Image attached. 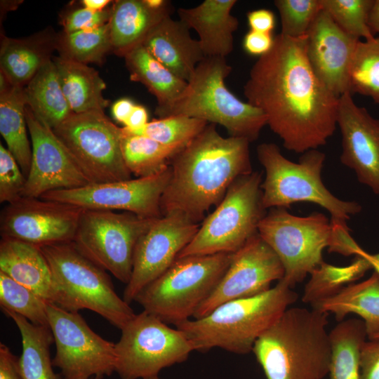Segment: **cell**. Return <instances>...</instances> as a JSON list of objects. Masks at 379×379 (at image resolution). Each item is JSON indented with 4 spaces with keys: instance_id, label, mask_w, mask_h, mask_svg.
<instances>
[{
    "instance_id": "1",
    "label": "cell",
    "mask_w": 379,
    "mask_h": 379,
    "mask_svg": "<svg viewBox=\"0 0 379 379\" xmlns=\"http://www.w3.org/2000/svg\"><path fill=\"white\" fill-rule=\"evenodd\" d=\"M306 44L307 35H276L244 86L247 102L263 112L283 146L300 154L326 144L337 126L339 100L312 69Z\"/></svg>"
},
{
    "instance_id": "2",
    "label": "cell",
    "mask_w": 379,
    "mask_h": 379,
    "mask_svg": "<svg viewBox=\"0 0 379 379\" xmlns=\"http://www.w3.org/2000/svg\"><path fill=\"white\" fill-rule=\"evenodd\" d=\"M246 139L222 136L208 124L173 158L169 182L161 196V215L172 212L199 223L217 206L238 178L253 172Z\"/></svg>"
},
{
    "instance_id": "3",
    "label": "cell",
    "mask_w": 379,
    "mask_h": 379,
    "mask_svg": "<svg viewBox=\"0 0 379 379\" xmlns=\"http://www.w3.org/2000/svg\"><path fill=\"white\" fill-rule=\"evenodd\" d=\"M328 314L289 307L256 340L252 352L267 379H324L328 374Z\"/></svg>"
},
{
    "instance_id": "4",
    "label": "cell",
    "mask_w": 379,
    "mask_h": 379,
    "mask_svg": "<svg viewBox=\"0 0 379 379\" xmlns=\"http://www.w3.org/2000/svg\"><path fill=\"white\" fill-rule=\"evenodd\" d=\"M298 298L281 279L264 293L226 302L207 315L190 319L176 328L185 333L194 351L205 352L217 347L246 354Z\"/></svg>"
},
{
    "instance_id": "5",
    "label": "cell",
    "mask_w": 379,
    "mask_h": 379,
    "mask_svg": "<svg viewBox=\"0 0 379 379\" xmlns=\"http://www.w3.org/2000/svg\"><path fill=\"white\" fill-rule=\"evenodd\" d=\"M232 72L225 58L205 57L197 66L187 86L160 118L182 115L225 127L230 136L250 142L256 140L267 125L259 108L244 102L226 86Z\"/></svg>"
},
{
    "instance_id": "6",
    "label": "cell",
    "mask_w": 379,
    "mask_h": 379,
    "mask_svg": "<svg viewBox=\"0 0 379 379\" xmlns=\"http://www.w3.org/2000/svg\"><path fill=\"white\" fill-rule=\"evenodd\" d=\"M256 152L265 171L261 184L265 209L287 208L294 203L310 202L326 209L331 222L340 224H346L352 215L361 212L359 203L336 197L324 185L321 171L326 154L318 149L302 153L298 163L286 158L274 143H262Z\"/></svg>"
},
{
    "instance_id": "7",
    "label": "cell",
    "mask_w": 379,
    "mask_h": 379,
    "mask_svg": "<svg viewBox=\"0 0 379 379\" xmlns=\"http://www.w3.org/2000/svg\"><path fill=\"white\" fill-rule=\"evenodd\" d=\"M233 253L178 258L145 286L135 302L166 324L178 326L193 318L226 271Z\"/></svg>"
},
{
    "instance_id": "8",
    "label": "cell",
    "mask_w": 379,
    "mask_h": 379,
    "mask_svg": "<svg viewBox=\"0 0 379 379\" xmlns=\"http://www.w3.org/2000/svg\"><path fill=\"white\" fill-rule=\"evenodd\" d=\"M262 182L258 171L236 179L178 258L234 253L239 250L258 233L259 223L266 214L262 203Z\"/></svg>"
},
{
    "instance_id": "9",
    "label": "cell",
    "mask_w": 379,
    "mask_h": 379,
    "mask_svg": "<svg viewBox=\"0 0 379 379\" xmlns=\"http://www.w3.org/2000/svg\"><path fill=\"white\" fill-rule=\"evenodd\" d=\"M53 275L76 310H91L121 330L135 313L116 293L104 269L72 241L41 246Z\"/></svg>"
},
{
    "instance_id": "10",
    "label": "cell",
    "mask_w": 379,
    "mask_h": 379,
    "mask_svg": "<svg viewBox=\"0 0 379 379\" xmlns=\"http://www.w3.org/2000/svg\"><path fill=\"white\" fill-rule=\"evenodd\" d=\"M258 233L280 260L291 288L302 282L323 262L322 253L332 239L331 220L314 212L302 217L285 208H272L259 223Z\"/></svg>"
},
{
    "instance_id": "11",
    "label": "cell",
    "mask_w": 379,
    "mask_h": 379,
    "mask_svg": "<svg viewBox=\"0 0 379 379\" xmlns=\"http://www.w3.org/2000/svg\"><path fill=\"white\" fill-rule=\"evenodd\" d=\"M156 219L127 211L84 209L72 242L87 258L127 284L137 244Z\"/></svg>"
},
{
    "instance_id": "12",
    "label": "cell",
    "mask_w": 379,
    "mask_h": 379,
    "mask_svg": "<svg viewBox=\"0 0 379 379\" xmlns=\"http://www.w3.org/2000/svg\"><path fill=\"white\" fill-rule=\"evenodd\" d=\"M121 331L115 343V372L121 379L159 375L162 369L186 361L194 351L183 331L144 310Z\"/></svg>"
},
{
    "instance_id": "13",
    "label": "cell",
    "mask_w": 379,
    "mask_h": 379,
    "mask_svg": "<svg viewBox=\"0 0 379 379\" xmlns=\"http://www.w3.org/2000/svg\"><path fill=\"white\" fill-rule=\"evenodd\" d=\"M53 131L91 183L131 178L121 152V128L104 112L73 114Z\"/></svg>"
},
{
    "instance_id": "14",
    "label": "cell",
    "mask_w": 379,
    "mask_h": 379,
    "mask_svg": "<svg viewBox=\"0 0 379 379\" xmlns=\"http://www.w3.org/2000/svg\"><path fill=\"white\" fill-rule=\"evenodd\" d=\"M46 310L56 347L53 364L62 379H101L115 372V343L94 332L78 312L51 302Z\"/></svg>"
},
{
    "instance_id": "15",
    "label": "cell",
    "mask_w": 379,
    "mask_h": 379,
    "mask_svg": "<svg viewBox=\"0 0 379 379\" xmlns=\"http://www.w3.org/2000/svg\"><path fill=\"white\" fill-rule=\"evenodd\" d=\"M171 166L154 175L49 192L40 198L84 209L127 211L146 218L161 217L160 201L169 182Z\"/></svg>"
},
{
    "instance_id": "16",
    "label": "cell",
    "mask_w": 379,
    "mask_h": 379,
    "mask_svg": "<svg viewBox=\"0 0 379 379\" xmlns=\"http://www.w3.org/2000/svg\"><path fill=\"white\" fill-rule=\"evenodd\" d=\"M200 223L172 212L157 218L135 249L131 279L123 298L128 304L148 284L165 272L192 240Z\"/></svg>"
},
{
    "instance_id": "17",
    "label": "cell",
    "mask_w": 379,
    "mask_h": 379,
    "mask_svg": "<svg viewBox=\"0 0 379 379\" xmlns=\"http://www.w3.org/2000/svg\"><path fill=\"white\" fill-rule=\"evenodd\" d=\"M284 276L278 256L257 233L232 254L216 287L192 319L201 318L226 302L264 293Z\"/></svg>"
},
{
    "instance_id": "18",
    "label": "cell",
    "mask_w": 379,
    "mask_h": 379,
    "mask_svg": "<svg viewBox=\"0 0 379 379\" xmlns=\"http://www.w3.org/2000/svg\"><path fill=\"white\" fill-rule=\"evenodd\" d=\"M83 210L59 201L22 197L2 209L1 236L40 247L72 241Z\"/></svg>"
},
{
    "instance_id": "19",
    "label": "cell",
    "mask_w": 379,
    "mask_h": 379,
    "mask_svg": "<svg viewBox=\"0 0 379 379\" xmlns=\"http://www.w3.org/2000/svg\"><path fill=\"white\" fill-rule=\"evenodd\" d=\"M25 117L31 138L32 160L22 197L40 198L51 191L90 184L53 129L41 122L27 105Z\"/></svg>"
},
{
    "instance_id": "20",
    "label": "cell",
    "mask_w": 379,
    "mask_h": 379,
    "mask_svg": "<svg viewBox=\"0 0 379 379\" xmlns=\"http://www.w3.org/2000/svg\"><path fill=\"white\" fill-rule=\"evenodd\" d=\"M337 126L341 134V163L358 181L379 195V119L357 105L350 92L339 97Z\"/></svg>"
},
{
    "instance_id": "21",
    "label": "cell",
    "mask_w": 379,
    "mask_h": 379,
    "mask_svg": "<svg viewBox=\"0 0 379 379\" xmlns=\"http://www.w3.org/2000/svg\"><path fill=\"white\" fill-rule=\"evenodd\" d=\"M359 40L344 32L322 8L307 34L306 54L317 77L337 97L350 92V72Z\"/></svg>"
},
{
    "instance_id": "22",
    "label": "cell",
    "mask_w": 379,
    "mask_h": 379,
    "mask_svg": "<svg viewBox=\"0 0 379 379\" xmlns=\"http://www.w3.org/2000/svg\"><path fill=\"white\" fill-rule=\"evenodd\" d=\"M0 272L29 288L47 302L69 311L77 312L55 281L40 246L1 237Z\"/></svg>"
},
{
    "instance_id": "23",
    "label": "cell",
    "mask_w": 379,
    "mask_h": 379,
    "mask_svg": "<svg viewBox=\"0 0 379 379\" xmlns=\"http://www.w3.org/2000/svg\"><path fill=\"white\" fill-rule=\"evenodd\" d=\"M181 20L171 15L161 20L142 44L157 60L180 79L187 81L205 58L199 40L191 36Z\"/></svg>"
},
{
    "instance_id": "24",
    "label": "cell",
    "mask_w": 379,
    "mask_h": 379,
    "mask_svg": "<svg viewBox=\"0 0 379 379\" xmlns=\"http://www.w3.org/2000/svg\"><path fill=\"white\" fill-rule=\"evenodd\" d=\"M236 0H205L198 6L178 9L180 20L199 35L205 57L226 58L234 49L239 20L231 14Z\"/></svg>"
},
{
    "instance_id": "25",
    "label": "cell",
    "mask_w": 379,
    "mask_h": 379,
    "mask_svg": "<svg viewBox=\"0 0 379 379\" xmlns=\"http://www.w3.org/2000/svg\"><path fill=\"white\" fill-rule=\"evenodd\" d=\"M112 8L109 23L112 51L124 57L142 44L149 32L164 18L171 15L173 10L170 1L155 9L145 0H119Z\"/></svg>"
},
{
    "instance_id": "26",
    "label": "cell",
    "mask_w": 379,
    "mask_h": 379,
    "mask_svg": "<svg viewBox=\"0 0 379 379\" xmlns=\"http://www.w3.org/2000/svg\"><path fill=\"white\" fill-rule=\"evenodd\" d=\"M53 61L63 93L74 114L104 112L109 103L102 95L106 84L95 69L61 55Z\"/></svg>"
},
{
    "instance_id": "27",
    "label": "cell",
    "mask_w": 379,
    "mask_h": 379,
    "mask_svg": "<svg viewBox=\"0 0 379 379\" xmlns=\"http://www.w3.org/2000/svg\"><path fill=\"white\" fill-rule=\"evenodd\" d=\"M312 307L334 314L338 321L351 313L359 315L369 339L379 330V274L374 271L365 281L350 284Z\"/></svg>"
},
{
    "instance_id": "28",
    "label": "cell",
    "mask_w": 379,
    "mask_h": 379,
    "mask_svg": "<svg viewBox=\"0 0 379 379\" xmlns=\"http://www.w3.org/2000/svg\"><path fill=\"white\" fill-rule=\"evenodd\" d=\"M124 58L131 80L142 84L156 97L159 116L175 102L187 86V81L175 75L141 44Z\"/></svg>"
},
{
    "instance_id": "29",
    "label": "cell",
    "mask_w": 379,
    "mask_h": 379,
    "mask_svg": "<svg viewBox=\"0 0 379 379\" xmlns=\"http://www.w3.org/2000/svg\"><path fill=\"white\" fill-rule=\"evenodd\" d=\"M24 92L27 105L34 116L52 129L74 114L63 93L56 66L51 59L24 87Z\"/></svg>"
},
{
    "instance_id": "30",
    "label": "cell",
    "mask_w": 379,
    "mask_h": 379,
    "mask_svg": "<svg viewBox=\"0 0 379 379\" xmlns=\"http://www.w3.org/2000/svg\"><path fill=\"white\" fill-rule=\"evenodd\" d=\"M2 311L15 324L21 335L18 362L23 379H62L53 371L50 347L54 340L50 328L35 325L14 312Z\"/></svg>"
},
{
    "instance_id": "31",
    "label": "cell",
    "mask_w": 379,
    "mask_h": 379,
    "mask_svg": "<svg viewBox=\"0 0 379 379\" xmlns=\"http://www.w3.org/2000/svg\"><path fill=\"white\" fill-rule=\"evenodd\" d=\"M24 87L11 84L0 91V133L7 149L28 175L32 160V145L27 137Z\"/></svg>"
},
{
    "instance_id": "32",
    "label": "cell",
    "mask_w": 379,
    "mask_h": 379,
    "mask_svg": "<svg viewBox=\"0 0 379 379\" xmlns=\"http://www.w3.org/2000/svg\"><path fill=\"white\" fill-rule=\"evenodd\" d=\"M330 379H360V354L368 338L362 319H344L329 332Z\"/></svg>"
},
{
    "instance_id": "33",
    "label": "cell",
    "mask_w": 379,
    "mask_h": 379,
    "mask_svg": "<svg viewBox=\"0 0 379 379\" xmlns=\"http://www.w3.org/2000/svg\"><path fill=\"white\" fill-rule=\"evenodd\" d=\"M184 147L164 145L121 128L123 159L131 175L137 178L154 175L168 169L174 156Z\"/></svg>"
},
{
    "instance_id": "34",
    "label": "cell",
    "mask_w": 379,
    "mask_h": 379,
    "mask_svg": "<svg viewBox=\"0 0 379 379\" xmlns=\"http://www.w3.org/2000/svg\"><path fill=\"white\" fill-rule=\"evenodd\" d=\"M49 60L44 46L35 41L4 38L1 43V72L14 85L27 84Z\"/></svg>"
},
{
    "instance_id": "35",
    "label": "cell",
    "mask_w": 379,
    "mask_h": 379,
    "mask_svg": "<svg viewBox=\"0 0 379 379\" xmlns=\"http://www.w3.org/2000/svg\"><path fill=\"white\" fill-rule=\"evenodd\" d=\"M370 269L368 261L360 255H356L352 262L345 267L334 266L324 261L310 274L302 300L313 306L360 279Z\"/></svg>"
},
{
    "instance_id": "36",
    "label": "cell",
    "mask_w": 379,
    "mask_h": 379,
    "mask_svg": "<svg viewBox=\"0 0 379 379\" xmlns=\"http://www.w3.org/2000/svg\"><path fill=\"white\" fill-rule=\"evenodd\" d=\"M350 91L379 105V36L358 41L350 67Z\"/></svg>"
},
{
    "instance_id": "37",
    "label": "cell",
    "mask_w": 379,
    "mask_h": 379,
    "mask_svg": "<svg viewBox=\"0 0 379 379\" xmlns=\"http://www.w3.org/2000/svg\"><path fill=\"white\" fill-rule=\"evenodd\" d=\"M60 55L86 64L100 62L112 50L109 22L102 26L64 33L58 41Z\"/></svg>"
},
{
    "instance_id": "38",
    "label": "cell",
    "mask_w": 379,
    "mask_h": 379,
    "mask_svg": "<svg viewBox=\"0 0 379 379\" xmlns=\"http://www.w3.org/2000/svg\"><path fill=\"white\" fill-rule=\"evenodd\" d=\"M46 300L29 288L0 272V305L1 310L14 312L31 323L48 326Z\"/></svg>"
},
{
    "instance_id": "39",
    "label": "cell",
    "mask_w": 379,
    "mask_h": 379,
    "mask_svg": "<svg viewBox=\"0 0 379 379\" xmlns=\"http://www.w3.org/2000/svg\"><path fill=\"white\" fill-rule=\"evenodd\" d=\"M208 124L201 119L175 115L154 119L135 130L124 128L133 134L145 136L164 145L185 146Z\"/></svg>"
},
{
    "instance_id": "40",
    "label": "cell",
    "mask_w": 379,
    "mask_h": 379,
    "mask_svg": "<svg viewBox=\"0 0 379 379\" xmlns=\"http://www.w3.org/2000/svg\"><path fill=\"white\" fill-rule=\"evenodd\" d=\"M374 0H321V6L346 33L361 40L375 36L368 20Z\"/></svg>"
},
{
    "instance_id": "41",
    "label": "cell",
    "mask_w": 379,
    "mask_h": 379,
    "mask_svg": "<svg viewBox=\"0 0 379 379\" xmlns=\"http://www.w3.org/2000/svg\"><path fill=\"white\" fill-rule=\"evenodd\" d=\"M274 4L280 16V34L291 38L306 36L322 10L321 0H275Z\"/></svg>"
},
{
    "instance_id": "42",
    "label": "cell",
    "mask_w": 379,
    "mask_h": 379,
    "mask_svg": "<svg viewBox=\"0 0 379 379\" xmlns=\"http://www.w3.org/2000/svg\"><path fill=\"white\" fill-rule=\"evenodd\" d=\"M26 176L16 159L0 144V202L11 204L20 197L25 188Z\"/></svg>"
},
{
    "instance_id": "43",
    "label": "cell",
    "mask_w": 379,
    "mask_h": 379,
    "mask_svg": "<svg viewBox=\"0 0 379 379\" xmlns=\"http://www.w3.org/2000/svg\"><path fill=\"white\" fill-rule=\"evenodd\" d=\"M112 8L94 11L86 8L76 9L69 13L64 22V33H72L90 29L107 23L111 18Z\"/></svg>"
},
{
    "instance_id": "44",
    "label": "cell",
    "mask_w": 379,
    "mask_h": 379,
    "mask_svg": "<svg viewBox=\"0 0 379 379\" xmlns=\"http://www.w3.org/2000/svg\"><path fill=\"white\" fill-rule=\"evenodd\" d=\"M360 379H379V339L366 341L361 347Z\"/></svg>"
},
{
    "instance_id": "45",
    "label": "cell",
    "mask_w": 379,
    "mask_h": 379,
    "mask_svg": "<svg viewBox=\"0 0 379 379\" xmlns=\"http://www.w3.org/2000/svg\"><path fill=\"white\" fill-rule=\"evenodd\" d=\"M274 44V37L271 33H264L249 30L243 40V46L246 52L259 57L268 53Z\"/></svg>"
},
{
    "instance_id": "46",
    "label": "cell",
    "mask_w": 379,
    "mask_h": 379,
    "mask_svg": "<svg viewBox=\"0 0 379 379\" xmlns=\"http://www.w3.org/2000/svg\"><path fill=\"white\" fill-rule=\"evenodd\" d=\"M0 379H23L18 358L3 343H0Z\"/></svg>"
},
{
    "instance_id": "47",
    "label": "cell",
    "mask_w": 379,
    "mask_h": 379,
    "mask_svg": "<svg viewBox=\"0 0 379 379\" xmlns=\"http://www.w3.org/2000/svg\"><path fill=\"white\" fill-rule=\"evenodd\" d=\"M247 20L251 30L271 33L275 27L273 12L265 8L251 11L247 13Z\"/></svg>"
},
{
    "instance_id": "48",
    "label": "cell",
    "mask_w": 379,
    "mask_h": 379,
    "mask_svg": "<svg viewBox=\"0 0 379 379\" xmlns=\"http://www.w3.org/2000/svg\"><path fill=\"white\" fill-rule=\"evenodd\" d=\"M148 122V114L145 107L135 104L124 127L128 130H135L142 128Z\"/></svg>"
},
{
    "instance_id": "49",
    "label": "cell",
    "mask_w": 379,
    "mask_h": 379,
    "mask_svg": "<svg viewBox=\"0 0 379 379\" xmlns=\"http://www.w3.org/2000/svg\"><path fill=\"white\" fill-rule=\"evenodd\" d=\"M135 104L128 98H121L116 101L112 107L113 117L124 125L130 116Z\"/></svg>"
},
{
    "instance_id": "50",
    "label": "cell",
    "mask_w": 379,
    "mask_h": 379,
    "mask_svg": "<svg viewBox=\"0 0 379 379\" xmlns=\"http://www.w3.org/2000/svg\"><path fill=\"white\" fill-rule=\"evenodd\" d=\"M368 24L372 33L379 35V0L373 1L368 15Z\"/></svg>"
},
{
    "instance_id": "51",
    "label": "cell",
    "mask_w": 379,
    "mask_h": 379,
    "mask_svg": "<svg viewBox=\"0 0 379 379\" xmlns=\"http://www.w3.org/2000/svg\"><path fill=\"white\" fill-rule=\"evenodd\" d=\"M354 255L364 258L371 265V269L379 274V260L374 258L372 254L367 253L358 246L355 249Z\"/></svg>"
},
{
    "instance_id": "52",
    "label": "cell",
    "mask_w": 379,
    "mask_h": 379,
    "mask_svg": "<svg viewBox=\"0 0 379 379\" xmlns=\"http://www.w3.org/2000/svg\"><path fill=\"white\" fill-rule=\"evenodd\" d=\"M110 2L109 0H84L82 4L84 8L94 11H100L105 9Z\"/></svg>"
},
{
    "instance_id": "53",
    "label": "cell",
    "mask_w": 379,
    "mask_h": 379,
    "mask_svg": "<svg viewBox=\"0 0 379 379\" xmlns=\"http://www.w3.org/2000/svg\"><path fill=\"white\" fill-rule=\"evenodd\" d=\"M379 339V330L369 340Z\"/></svg>"
},
{
    "instance_id": "54",
    "label": "cell",
    "mask_w": 379,
    "mask_h": 379,
    "mask_svg": "<svg viewBox=\"0 0 379 379\" xmlns=\"http://www.w3.org/2000/svg\"><path fill=\"white\" fill-rule=\"evenodd\" d=\"M143 379H161V378H159V375H154V376H152V377L145 378H143Z\"/></svg>"
},
{
    "instance_id": "55",
    "label": "cell",
    "mask_w": 379,
    "mask_h": 379,
    "mask_svg": "<svg viewBox=\"0 0 379 379\" xmlns=\"http://www.w3.org/2000/svg\"><path fill=\"white\" fill-rule=\"evenodd\" d=\"M372 255L373 256L374 258L379 260V253H375V254H372Z\"/></svg>"
}]
</instances>
